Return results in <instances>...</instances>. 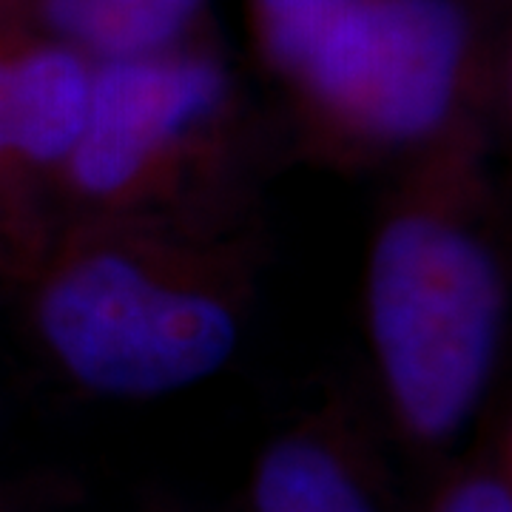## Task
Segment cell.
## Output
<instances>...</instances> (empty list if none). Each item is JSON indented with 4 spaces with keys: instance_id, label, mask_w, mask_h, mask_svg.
<instances>
[{
    "instance_id": "cell-1",
    "label": "cell",
    "mask_w": 512,
    "mask_h": 512,
    "mask_svg": "<svg viewBox=\"0 0 512 512\" xmlns=\"http://www.w3.org/2000/svg\"><path fill=\"white\" fill-rule=\"evenodd\" d=\"M498 128L461 120L390 165L370 237L367 345L393 427L421 450L450 444L476 419L504 350Z\"/></svg>"
},
{
    "instance_id": "cell-2",
    "label": "cell",
    "mask_w": 512,
    "mask_h": 512,
    "mask_svg": "<svg viewBox=\"0 0 512 512\" xmlns=\"http://www.w3.org/2000/svg\"><path fill=\"white\" fill-rule=\"evenodd\" d=\"M265 262L262 217L77 214L23 282L37 345L66 382L146 402L214 379L237 356Z\"/></svg>"
},
{
    "instance_id": "cell-3",
    "label": "cell",
    "mask_w": 512,
    "mask_h": 512,
    "mask_svg": "<svg viewBox=\"0 0 512 512\" xmlns=\"http://www.w3.org/2000/svg\"><path fill=\"white\" fill-rule=\"evenodd\" d=\"M296 157L396 165L461 120L501 126L510 77L461 0H350L282 83Z\"/></svg>"
},
{
    "instance_id": "cell-4",
    "label": "cell",
    "mask_w": 512,
    "mask_h": 512,
    "mask_svg": "<svg viewBox=\"0 0 512 512\" xmlns=\"http://www.w3.org/2000/svg\"><path fill=\"white\" fill-rule=\"evenodd\" d=\"M251 194V123L217 52L194 40L94 63L89 120L57 180L60 220L120 214L231 225L259 217Z\"/></svg>"
},
{
    "instance_id": "cell-5",
    "label": "cell",
    "mask_w": 512,
    "mask_h": 512,
    "mask_svg": "<svg viewBox=\"0 0 512 512\" xmlns=\"http://www.w3.org/2000/svg\"><path fill=\"white\" fill-rule=\"evenodd\" d=\"M251 512H387L365 427L345 396L268 441L254 464Z\"/></svg>"
},
{
    "instance_id": "cell-6",
    "label": "cell",
    "mask_w": 512,
    "mask_h": 512,
    "mask_svg": "<svg viewBox=\"0 0 512 512\" xmlns=\"http://www.w3.org/2000/svg\"><path fill=\"white\" fill-rule=\"evenodd\" d=\"M0 55L20 154L57 211V180L89 120L94 60L26 32H15L12 43L0 46Z\"/></svg>"
},
{
    "instance_id": "cell-7",
    "label": "cell",
    "mask_w": 512,
    "mask_h": 512,
    "mask_svg": "<svg viewBox=\"0 0 512 512\" xmlns=\"http://www.w3.org/2000/svg\"><path fill=\"white\" fill-rule=\"evenodd\" d=\"M23 32L94 63L160 55L194 43L208 0H3Z\"/></svg>"
},
{
    "instance_id": "cell-8",
    "label": "cell",
    "mask_w": 512,
    "mask_h": 512,
    "mask_svg": "<svg viewBox=\"0 0 512 512\" xmlns=\"http://www.w3.org/2000/svg\"><path fill=\"white\" fill-rule=\"evenodd\" d=\"M57 211L23 160L12 126L9 77L0 55V245L23 279L57 231Z\"/></svg>"
},
{
    "instance_id": "cell-9",
    "label": "cell",
    "mask_w": 512,
    "mask_h": 512,
    "mask_svg": "<svg viewBox=\"0 0 512 512\" xmlns=\"http://www.w3.org/2000/svg\"><path fill=\"white\" fill-rule=\"evenodd\" d=\"M350 0H248L251 32L265 69L282 83L299 66L316 35Z\"/></svg>"
},
{
    "instance_id": "cell-10",
    "label": "cell",
    "mask_w": 512,
    "mask_h": 512,
    "mask_svg": "<svg viewBox=\"0 0 512 512\" xmlns=\"http://www.w3.org/2000/svg\"><path fill=\"white\" fill-rule=\"evenodd\" d=\"M430 512H512L510 421L493 419L481 444L441 484Z\"/></svg>"
}]
</instances>
